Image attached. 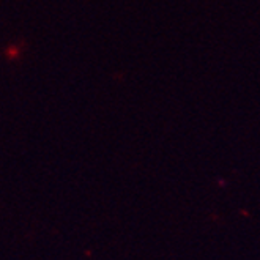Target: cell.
Listing matches in <instances>:
<instances>
[{
	"label": "cell",
	"mask_w": 260,
	"mask_h": 260,
	"mask_svg": "<svg viewBox=\"0 0 260 260\" xmlns=\"http://www.w3.org/2000/svg\"><path fill=\"white\" fill-rule=\"evenodd\" d=\"M18 54H19L18 48H14V46H8V49H7V55H8V58H14Z\"/></svg>",
	"instance_id": "1"
}]
</instances>
